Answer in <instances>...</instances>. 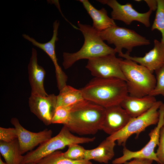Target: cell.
<instances>
[{"label": "cell", "instance_id": "33", "mask_svg": "<svg viewBox=\"0 0 164 164\" xmlns=\"http://www.w3.org/2000/svg\"></svg>", "mask_w": 164, "mask_h": 164}, {"label": "cell", "instance_id": "14", "mask_svg": "<svg viewBox=\"0 0 164 164\" xmlns=\"http://www.w3.org/2000/svg\"><path fill=\"white\" fill-rule=\"evenodd\" d=\"M154 43L153 48L143 56H132L127 52L118 56L145 67L153 73L164 65V42L155 39Z\"/></svg>", "mask_w": 164, "mask_h": 164}, {"label": "cell", "instance_id": "25", "mask_svg": "<svg viewBox=\"0 0 164 164\" xmlns=\"http://www.w3.org/2000/svg\"><path fill=\"white\" fill-rule=\"evenodd\" d=\"M85 149L79 144H75L68 146L67 151L63 152L64 156L74 160L84 159Z\"/></svg>", "mask_w": 164, "mask_h": 164}, {"label": "cell", "instance_id": "8", "mask_svg": "<svg viewBox=\"0 0 164 164\" xmlns=\"http://www.w3.org/2000/svg\"><path fill=\"white\" fill-rule=\"evenodd\" d=\"M159 111V118L157 126L152 130L149 135L150 140L148 143L140 150L133 151L124 147L122 155L115 159L112 162L113 164H124L128 160L135 158H143L152 160L158 163L155 149L158 145L159 142L160 129L164 125V104L160 105Z\"/></svg>", "mask_w": 164, "mask_h": 164}, {"label": "cell", "instance_id": "29", "mask_svg": "<svg viewBox=\"0 0 164 164\" xmlns=\"http://www.w3.org/2000/svg\"><path fill=\"white\" fill-rule=\"evenodd\" d=\"M153 161L152 160L143 158H135L129 162H126L125 164H152Z\"/></svg>", "mask_w": 164, "mask_h": 164}, {"label": "cell", "instance_id": "10", "mask_svg": "<svg viewBox=\"0 0 164 164\" xmlns=\"http://www.w3.org/2000/svg\"><path fill=\"white\" fill-rule=\"evenodd\" d=\"M97 1L102 4L107 5L112 9L111 15L114 20L122 21L128 25H130L133 21H137L147 27L150 26V17L152 12L150 10L142 13L135 10L132 4L129 3L122 5L116 0Z\"/></svg>", "mask_w": 164, "mask_h": 164}, {"label": "cell", "instance_id": "28", "mask_svg": "<svg viewBox=\"0 0 164 164\" xmlns=\"http://www.w3.org/2000/svg\"><path fill=\"white\" fill-rule=\"evenodd\" d=\"M156 153L158 163L164 164V125L160 129L159 144Z\"/></svg>", "mask_w": 164, "mask_h": 164}, {"label": "cell", "instance_id": "27", "mask_svg": "<svg viewBox=\"0 0 164 164\" xmlns=\"http://www.w3.org/2000/svg\"><path fill=\"white\" fill-rule=\"evenodd\" d=\"M17 138V132L15 128L0 127V141L9 142Z\"/></svg>", "mask_w": 164, "mask_h": 164}, {"label": "cell", "instance_id": "32", "mask_svg": "<svg viewBox=\"0 0 164 164\" xmlns=\"http://www.w3.org/2000/svg\"><path fill=\"white\" fill-rule=\"evenodd\" d=\"M135 1H136V2H141V0H135Z\"/></svg>", "mask_w": 164, "mask_h": 164}, {"label": "cell", "instance_id": "3", "mask_svg": "<svg viewBox=\"0 0 164 164\" xmlns=\"http://www.w3.org/2000/svg\"><path fill=\"white\" fill-rule=\"evenodd\" d=\"M78 29L82 33L84 38V44L77 51L73 53H63V65L65 69L71 67L79 60L115 54L117 52L114 48L107 45L102 39L99 32L92 26L80 23L78 22Z\"/></svg>", "mask_w": 164, "mask_h": 164}, {"label": "cell", "instance_id": "21", "mask_svg": "<svg viewBox=\"0 0 164 164\" xmlns=\"http://www.w3.org/2000/svg\"><path fill=\"white\" fill-rule=\"evenodd\" d=\"M0 152L8 164H21L23 155L17 138L9 142L0 141Z\"/></svg>", "mask_w": 164, "mask_h": 164}, {"label": "cell", "instance_id": "15", "mask_svg": "<svg viewBox=\"0 0 164 164\" xmlns=\"http://www.w3.org/2000/svg\"><path fill=\"white\" fill-rule=\"evenodd\" d=\"M101 130L109 135L124 127L132 118L120 105L105 108Z\"/></svg>", "mask_w": 164, "mask_h": 164}, {"label": "cell", "instance_id": "1", "mask_svg": "<svg viewBox=\"0 0 164 164\" xmlns=\"http://www.w3.org/2000/svg\"><path fill=\"white\" fill-rule=\"evenodd\" d=\"M80 89L85 100L104 108L120 105L128 95L126 82L116 78L95 77Z\"/></svg>", "mask_w": 164, "mask_h": 164}, {"label": "cell", "instance_id": "17", "mask_svg": "<svg viewBox=\"0 0 164 164\" xmlns=\"http://www.w3.org/2000/svg\"><path fill=\"white\" fill-rule=\"evenodd\" d=\"M156 101L155 96L149 95L141 97L128 95L120 105L132 118H135L148 111Z\"/></svg>", "mask_w": 164, "mask_h": 164}, {"label": "cell", "instance_id": "23", "mask_svg": "<svg viewBox=\"0 0 164 164\" xmlns=\"http://www.w3.org/2000/svg\"><path fill=\"white\" fill-rule=\"evenodd\" d=\"M157 6L151 30H157L161 33V41L164 42V0H157Z\"/></svg>", "mask_w": 164, "mask_h": 164}, {"label": "cell", "instance_id": "16", "mask_svg": "<svg viewBox=\"0 0 164 164\" xmlns=\"http://www.w3.org/2000/svg\"><path fill=\"white\" fill-rule=\"evenodd\" d=\"M29 78L31 88V94L45 96L48 95L44 86L46 72L37 62V52L32 48L31 56L28 67Z\"/></svg>", "mask_w": 164, "mask_h": 164}, {"label": "cell", "instance_id": "6", "mask_svg": "<svg viewBox=\"0 0 164 164\" xmlns=\"http://www.w3.org/2000/svg\"><path fill=\"white\" fill-rule=\"evenodd\" d=\"M99 34L103 41L114 45V49L118 54L123 53V49L130 54L134 48L150 43L149 40L135 31L117 25L99 32Z\"/></svg>", "mask_w": 164, "mask_h": 164}, {"label": "cell", "instance_id": "12", "mask_svg": "<svg viewBox=\"0 0 164 164\" xmlns=\"http://www.w3.org/2000/svg\"><path fill=\"white\" fill-rule=\"evenodd\" d=\"M10 122L16 130L17 139L22 155L32 151L35 147L52 137L53 132L51 129H46L38 132H32L23 127L17 118H12Z\"/></svg>", "mask_w": 164, "mask_h": 164}, {"label": "cell", "instance_id": "2", "mask_svg": "<svg viewBox=\"0 0 164 164\" xmlns=\"http://www.w3.org/2000/svg\"><path fill=\"white\" fill-rule=\"evenodd\" d=\"M105 112V108L85 99L72 106L69 121L64 126L79 135H94L101 130Z\"/></svg>", "mask_w": 164, "mask_h": 164}, {"label": "cell", "instance_id": "7", "mask_svg": "<svg viewBox=\"0 0 164 164\" xmlns=\"http://www.w3.org/2000/svg\"><path fill=\"white\" fill-rule=\"evenodd\" d=\"M162 103L160 101H157L146 112L137 117L132 118L122 129L107 138L116 141L119 145H125L132 135L138 136L147 127L157 124L159 115V109Z\"/></svg>", "mask_w": 164, "mask_h": 164}, {"label": "cell", "instance_id": "24", "mask_svg": "<svg viewBox=\"0 0 164 164\" xmlns=\"http://www.w3.org/2000/svg\"><path fill=\"white\" fill-rule=\"evenodd\" d=\"M72 106L56 107L53 118L52 124H62L63 125L67 124L70 119Z\"/></svg>", "mask_w": 164, "mask_h": 164}, {"label": "cell", "instance_id": "22", "mask_svg": "<svg viewBox=\"0 0 164 164\" xmlns=\"http://www.w3.org/2000/svg\"><path fill=\"white\" fill-rule=\"evenodd\" d=\"M36 164H93L85 159L74 160L65 157L63 152L56 151L44 157Z\"/></svg>", "mask_w": 164, "mask_h": 164}, {"label": "cell", "instance_id": "11", "mask_svg": "<svg viewBox=\"0 0 164 164\" xmlns=\"http://www.w3.org/2000/svg\"><path fill=\"white\" fill-rule=\"evenodd\" d=\"M59 25L58 21H54L53 25L52 37L50 41L46 43H40L26 34H23L22 36L33 45L43 50L50 58L54 66L57 87L60 91L67 85V77L58 64L56 53L55 44L56 42L58 40L57 36Z\"/></svg>", "mask_w": 164, "mask_h": 164}, {"label": "cell", "instance_id": "13", "mask_svg": "<svg viewBox=\"0 0 164 164\" xmlns=\"http://www.w3.org/2000/svg\"><path fill=\"white\" fill-rule=\"evenodd\" d=\"M28 102L30 111L44 124H52L56 107V96L54 94L45 96L31 94Z\"/></svg>", "mask_w": 164, "mask_h": 164}, {"label": "cell", "instance_id": "20", "mask_svg": "<svg viewBox=\"0 0 164 164\" xmlns=\"http://www.w3.org/2000/svg\"><path fill=\"white\" fill-rule=\"evenodd\" d=\"M84 100L81 89L67 85L56 96V107L72 106Z\"/></svg>", "mask_w": 164, "mask_h": 164}, {"label": "cell", "instance_id": "9", "mask_svg": "<svg viewBox=\"0 0 164 164\" xmlns=\"http://www.w3.org/2000/svg\"><path fill=\"white\" fill-rule=\"evenodd\" d=\"M111 54L90 58L88 60L86 68L95 77L116 78L126 81L121 68L122 59Z\"/></svg>", "mask_w": 164, "mask_h": 164}, {"label": "cell", "instance_id": "31", "mask_svg": "<svg viewBox=\"0 0 164 164\" xmlns=\"http://www.w3.org/2000/svg\"><path fill=\"white\" fill-rule=\"evenodd\" d=\"M0 164H8L6 162H4L2 160L1 157H0Z\"/></svg>", "mask_w": 164, "mask_h": 164}, {"label": "cell", "instance_id": "26", "mask_svg": "<svg viewBox=\"0 0 164 164\" xmlns=\"http://www.w3.org/2000/svg\"><path fill=\"white\" fill-rule=\"evenodd\" d=\"M156 84L149 95L155 96L161 95L164 97V65L155 71Z\"/></svg>", "mask_w": 164, "mask_h": 164}, {"label": "cell", "instance_id": "5", "mask_svg": "<svg viewBox=\"0 0 164 164\" xmlns=\"http://www.w3.org/2000/svg\"><path fill=\"white\" fill-rule=\"evenodd\" d=\"M72 133L63 125L56 135L39 145L35 150L23 155L21 164H36L48 155L67 146L89 143L93 142L95 139L94 137H79Z\"/></svg>", "mask_w": 164, "mask_h": 164}, {"label": "cell", "instance_id": "4", "mask_svg": "<svg viewBox=\"0 0 164 164\" xmlns=\"http://www.w3.org/2000/svg\"><path fill=\"white\" fill-rule=\"evenodd\" d=\"M120 65L126 79L128 95L141 97L150 94L156 84V77L152 73L129 59H122Z\"/></svg>", "mask_w": 164, "mask_h": 164}, {"label": "cell", "instance_id": "18", "mask_svg": "<svg viewBox=\"0 0 164 164\" xmlns=\"http://www.w3.org/2000/svg\"><path fill=\"white\" fill-rule=\"evenodd\" d=\"M92 19L93 27L98 32H101L111 27L116 26L114 20L108 15L104 8L98 10L87 0H79Z\"/></svg>", "mask_w": 164, "mask_h": 164}, {"label": "cell", "instance_id": "19", "mask_svg": "<svg viewBox=\"0 0 164 164\" xmlns=\"http://www.w3.org/2000/svg\"><path fill=\"white\" fill-rule=\"evenodd\" d=\"M115 142L107 138L97 147L91 149H86L84 159L108 163L114 155Z\"/></svg>", "mask_w": 164, "mask_h": 164}, {"label": "cell", "instance_id": "30", "mask_svg": "<svg viewBox=\"0 0 164 164\" xmlns=\"http://www.w3.org/2000/svg\"><path fill=\"white\" fill-rule=\"evenodd\" d=\"M149 6V9L152 11H156L157 6V0H144Z\"/></svg>", "mask_w": 164, "mask_h": 164}]
</instances>
